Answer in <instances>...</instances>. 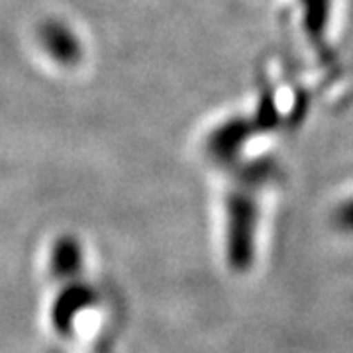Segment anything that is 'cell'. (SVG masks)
<instances>
[{
    "mask_svg": "<svg viewBox=\"0 0 353 353\" xmlns=\"http://www.w3.org/2000/svg\"><path fill=\"white\" fill-rule=\"evenodd\" d=\"M330 220H332V226L336 228L340 234L353 236V192L336 204Z\"/></svg>",
    "mask_w": 353,
    "mask_h": 353,
    "instance_id": "obj_5",
    "label": "cell"
},
{
    "mask_svg": "<svg viewBox=\"0 0 353 353\" xmlns=\"http://www.w3.org/2000/svg\"><path fill=\"white\" fill-rule=\"evenodd\" d=\"M38 38L43 51L59 65H75L83 55L81 39L77 38L75 32L65 22L59 20L43 22L39 26Z\"/></svg>",
    "mask_w": 353,
    "mask_h": 353,
    "instance_id": "obj_3",
    "label": "cell"
},
{
    "mask_svg": "<svg viewBox=\"0 0 353 353\" xmlns=\"http://www.w3.org/2000/svg\"><path fill=\"white\" fill-rule=\"evenodd\" d=\"M257 130L259 128L250 118H241V116L228 118L222 124H218L206 138L208 157L216 163H236Z\"/></svg>",
    "mask_w": 353,
    "mask_h": 353,
    "instance_id": "obj_2",
    "label": "cell"
},
{
    "mask_svg": "<svg viewBox=\"0 0 353 353\" xmlns=\"http://www.w3.org/2000/svg\"><path fill=\"white\" fill-rule=\"evenodd\" d=\"M273 179L267 161L243 163L234 173L224 199V253L234 273H248L257 255L261 192Z\"/></svg>",
    "mask_w": 353,
    "mask_h": 353,
    "instance_id": "obj_1",
    "label": "cell"
},
{
    "mask_svg": "<svg viewBox=\"0 0 353 353\" xmlns=\"http://www.w3.org/2000/svg\"><path fill=\"white\" fill-rule=\"evenodd\" d=\"M304 34L312 43H324L332 30L334 0H299Z\"/></svg>",
    "mask_w": 353,
    "mask_h": 353,
    "instance_id": "obj_4",
    "label": "cell"
}]
</instances>
